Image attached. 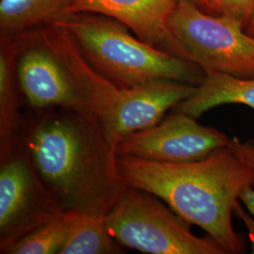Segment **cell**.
I'll return each mask as SVG.
<instances>
[{
  "mask_svg": "<svg viewBox=\"0 0 254 254\" xmlns=\"http://www.w3.org/2000/svg\"><path fill=\"white\" fill-rule=\"evenodd\" d=\"M30 110L21 138L61 208L106 217L127 185L103 121L69 109Z\"/></svg>",
  "mask_w": 254,
  "mask_h": 254,
  "instance_id": "obj_1",
  "label": "cell"
},
{
  "mask_svg": "<svg viewBox=\"0 0 254 254\" xmlns=\"http://www.w3.org/2000/svg\"><path fill=\"white\" fill-rule=\"evenodd\" d=\"M127 186L150 192L188 222L201 228L227 254H242L245 244L233 227L238 199L254 187V169L231 147L187 163L118 157Z\"/></svg>",
  "mask_w": 254,
  "mask_h": 254,
  "instance_id": "obj_2",
  "label": "cell"
},
{
  "mask_svg": "<svg viewBox=\"0 0 254 254\" xmlns=\"http://www.w3.org/2000/svg\"><path fill=\"white\" fill-rule=\"evenodd\" d=\"M13 37L19 82L29 109H69L106 120L120 89L91 67L65 27L44 25Z\"/></svg>",
  "mask_w": 254,
  "mask_h": 254,
  "instance_id": "obj_3",
  "label": "cell"
},
{
  "mask_svg": "<svg viewBox=\"0 0 254 254\" xmlns=\"http://www.w3.org/2000/svg\"><path fill=\"white\" fill-rule=\"evenodd\" d=\"M54 24L75 39L91 67L120 90L154 80L199 86L205 73L199 65L140 40L116 20L94 13H70Z\"/></svg>",
  "mask_w": 254,
  "mask_h": 254,
  "instance_id": "obj_4",
  "label": "cell"
},
{
  "mask_svg": "<svg viewBox=\"0 0 254 254\" xmlns=\"http://www.w3.org/2000/svg\"><path fill=\"white\" fill-rule=\"evenodd\" d=\"M123 247L151 254H227L211 236L199 237L190 222L154 194L127 186L106 215Z\"/></svg>",
  "mask_w": 254,
  "mask_h": 254,
  "instance_id": "obj_5",
  "label": "cell"
},
{
  "mask_svg": "<svg viewBox=\"0 0 254 254\" xmlns=\"http://www.w3.org/2000/svg\"><path fill=\"white\" fill-rule=\"evenodd\" d=\"M174 54L199 65L205 74L254 77V37L243 22L214 16L187 0L177 2L168 23Z\"/></svg>",
  "mask_w": 254,
  "mask_h": 254,
  "instance_id": "obj_6",
  "label": "cell"
},
{
  "mask_svg": "<svg viewBox=\"0 0 254 254\" xmlns=\"http://www.w3.org/2000/svg\"><path fill=\"white\" fill-rule=\"evenodd\" d=\"M64 212L20 137L16 145L0 156V254Z\"/></svg>",
  "mask_w": 254,
  "mask_h": 254,
  "instance_id": "obj_7",
  "label": "cell"
},
{
  "mask_svg": "<svg viewBox=\"0 0 254 254\" xmlns=\"http://www.w3.org/2000/svg\"><path fill=\"white\" fill-rule=\"evenodd\" d=\"M232 138L213 127L200 125L190 115L172 112L154 127L122 138L116 145L118 157H134L164 163L198 161Z\"/></svg>",
  "mask_w": 254,
  "mask_h": 254,
  "instance_id": "obj_8",
  "label": "cell"
},
{
  "mask_svg": "<svg viewBox=\"0 0 254 254\" xmlns=\"http://www.w3.org/2000/svg\"><path fill=\"white\" fill-rule=\"evenodd\" d=\"M196 86L173 80H154L120 90L109 116L103 122L112 141L154 127L166 113L190 97Z\"/></svg>",
  "mask_w": 254,
  "mask_h": 254,
  "instance_id": "obj_9",
  "label": "cell"
},
{
  "mask_svg": "<svg viewBox=\"0 0 254 254\" xmlns=\"http://www.w3.org/2000/svg\"><path fill=\"white\" fill-rule=\"evenodd\" d=\"M176 4V0H73L68 14L88 12L116 20L147 44L175 56L168 23Z\"/></svg>",
  "mask_w": 254,
  "mask_h": 254,
  "instance_id": "obj_10",
  "label": "cell"
},
{
  "mask_svg": "<svg viewBox=\"0 0 254 254\" xmlns=\"http://www.w3.org/2000/svg\"><path fill=\"white\" fill-rule=\"evenodd\" d=\"M17 47L13 36L0 38V156L18 142L25 116L22 109L27 106L19 82L16 66Z\"/></svg>",
  "mask_w": 254,
  "mask_h": 254,
  "instance_id": "obj_11",
  "label": "cell"
},
{
  "mask_svg": "<svg viewBox=\"0 0 254 254\" xmlns=\"http://www.w3.org/2000/svg\"><path fill=\"white\" fill-rule=\"evenodd\" d=\"M225 104H242L254 109V77H238L227 73L207 74L190 96L171 111L198 119L210 109Z\"/></svg>",
  "mask_w": 254,
  "mask_h": 254,
  "instance_id": "obj_12",
  "label": "cell"
},
{
  "mask_svg": "<svg viewBox=\"0 0 254 254\" xmlns=\"http://www.w3.org/2000/svg\"><path fill=\"white\" fill-rule=\"evenodd\" d=\"M73 0H0V31L15 36L54 24L69 13Z\"/></svg>",
  "mask_w": 254,
  "mask_h": 254,
  "instance_id": "obj_13",
  "label": "cell"
},
{
  "mask_svg": "<svg viewBox=\"0 0 254 254\" xmlns=\"http://www.w3.org/2000/svg\"><path fill=\"white\" fill-rule=\"evenodd\" d=\"M123 246L111 236L106 217L76 213L60 254H124Z\"/></svg>",
  "mask_w": 254,
  "mask_h": 254,
  "instance_id": "obj_14",
  "label": "cell"
},
{
  "mask_svg": "<svg viewBox=\"0 0 254 254\" xmlns=\"http://www.w3.org/2000/svg\"><path fill=\"white\" fill-rule=\"evenodd\" d=\"M76 212H64L20 239L5 254H60L67 241Z\"/></svg>",
  "mask_w": 254,
  "mask_h": 254,
  "instance_id": "obj_15",
  "label": "cell"
},
{
  "mask_svg": "<svg viewBox=\"0 0 254 254\" xmlns=\"http://www.w3.org/2000/svg\"><path fill=\"white\" fill-rule=\"evenodd\" d=\"M212 10L243 22L254 15V0H213Z\"/></svg>",
  "mask_w": 254,
  "mask_h": 254,
  "instance_id": "obj_16",
  "label": "cell"
},
{
  "mask_svg": "<svg viewBox=\"0 0 254 254\" xmlns=\"http://www.w3.org/2000/svg\"><path fill=\"white\" fill-rule=\"evenodd\" d=\"M231 147L239 154L243 159H245L248 163L250 164L254 169V141L248 140L243 142L238 138L234 137L232 138ZM239 200L246 205L249 212L254 216V188H250L246 190L240 196Z\"/></svg>",
  "mask_w": 254,
  "mask_h": 254,
  "instance_id": "obj_17",
  "label": "cell"
},
{
  "mask_svg": "<svg viewBox=\"0 0 254 254\" xmlns=\"http://www.w3.org/2000/svg\"><path fill=\"white\" fill-rule=\"evenodd\" d=\"M176 1L178 2V1H180V0H176ZM187 1L193 3L194 5L198 6V7L201 9H212L213 0H187Z\"/></svg>",
  "mask_w": 254,
  "mask_h": 254,
  "instance_id": "obj_18",
  "label": "cell"
},
{
  "mask_svg": "<svg viewBox=\"0 0 254 254\" xmlns=\"http://www.w3.org/2000/svg\"><path fill=\"white\" fill-rule=\"evenodd\" d=\"M247 32H248L251 36L254 37V15L252 16L251 20H250V25H249Z\"/></svg>",
  "mask_w": 254,
  "mask_h": 254,
  "instance_id": "obj_19",
  "label": "cell"
}]
</instances>
